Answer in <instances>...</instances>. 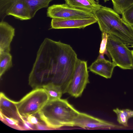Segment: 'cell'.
I'll return each mask as SVG.
<instances>
[{
  "instance_id": "6da1fadb",
  "label": "cell",
  "mask_w": 133,
  "mask_h": 133,
  "mask_svg": "<svg viewBox=\"0 0 133 133\" xmlns=\"http://www.w3.org/2000/svg\"><path fill=\"white\" fill-rule=\"evenodd\" d=\"M78 59L70 45L45 38L29 74V84L33 89L50 84L63 89L71 78Z\"/></svg>"
},
{
  "instance_id": "7a4b0ae2",
  "label": "cell",
  "mask_w": 133,
  "mask_h": 133,
  "mask_svg": "<svg viewBox=\"0 0 133 133\" xmlns=\"http://www.w3.org/2000/svg\"><path fill=\"white\" fill-rule=\"evenodd\" d=\"M80 112L65 99L49 100L37 113L40 119L50 129L74 127Z\"/></svg>"
},
{
  "instance_id": "3957f363",
  "label": "cell",
  "mask_w": 133,
  "mask_h": 133,
  "mask_svg": "<svg viewBox=\"0 0 133 133\" xmlns=\"http://www.w3.org/2000/svg\"><path fill=\"white\" fill-rule=\"evenodd\" d=\"M102 33L117 37L128 47L133 48V27L112 9L102 6L94 14Z\"/></svg>"
},
{
  "instance_id": "277c9868",
  "label": "cell",
  "mask_w": 133,
  "mask_h": 133,
  "mask_svg": "<svg viewBox=\"0 0 133 133\" xmlns=\"http://www.w3.org/2000/svg\"><path fill=\"white\" fill-rule=\"evenodd\" d=\"M106 49L116 66L123 69H133V50L129 49L118 37L108 34Z\"/></svg>"
},
{
  "instance_id": "5b68a950",
  "label": "cell",
  "mask_w": 133,
  "mask_h": 133,
  "mask_svg": "<svg viewBox=\"0 0 133 133\" xmlns=\"http://www.w3.org/2000/svg\"><path fill=\"white\" fill-rule=\"evenodd\" d=\"M49 100L43 88L34 89L20 101L16 102L18 111L23 118L37 113Z\"/></svg>"
},
{
  "instance_id": "8992f818",
  "label": "cell",
  "mask_w": 133,
  "mask_h": 133,
  "mask_svg": "<svg viewBox=\"0 0 133 133\" xmlns=\"http://www.w3.org/2000/svg\"><path fill=\"white\" fill-rule=\"evenodd\" d=\"M88 69L87 61L78 59L71 78L63 89V93L75 98L81 96L89 83Z\"/></svg>"
},
{
  "instance_id": "52a82bcc",
  "label": "cell",
  "mask_w": 133,
  "mask_h": 133,
  "mask_svg": "<svg viewBox=\"0 0 133 133\" xmlns=\"http://www.w3.org/2000/svg\"><path fill=\"white\" fill-rule=\"evenodd\" d=\"M9 15L21 20L32 18L25 0H0L1 19Z\"/></svg>"
},
{
  "instance_id": "ba28073f",
  "label": "cell",
  "mask_w": 133,
  "mask_h": 133,
  "mask_svg": "<svg viewBox=\"0 0 133 133\" xmlns=\"http://www.w3.org/2000/svg\"><path fill=\"white\" fill-rule=\"evenodd\" d=\"M47 17L52 18L69 19L88 18L95 17V15L83 10L71 7L66 4H54L48 7Z\"/></svg>"
},
{
  "instance_id": "9c48e42d",
  "label": "cell",
  "mask_w": 133,
  "mask_h": 133,
  "mask_svg": "<svg viewBox=\"0 0 133 133\" xmlns=\"http://www.w3.org/2000/svg\"><path fill=\"white\" fill-rule=\"evenodd\" d=\"M74 126L84 129H120L124 128V126L118 125L114 123L105 121L88 115L80 112L75 120Z\"/></svg>"
},
{
  "instance_id": "30bf717a",
  "label": "cell",
  "mask_w": 133,
  "mask_h": 133,
  "mask_svg": "<svg viewBox=\"0 0 133 133\" xmlns=\"http://www.w3.org/2000/svg\"><path fill=\"white\" fill-rule=\"evenodd\" d=\"M96 22L95 17L69 19L52 18L50 29H84Z\"/></svg>"
},
{
  "instance_id": "8fae6325",
  "label": "cell",
  "mask_w": 133,
  "mask_h": 133,
  "mask_svg": "<svg viewBox=\"0 0 133 133\" xmlns=\"http://www.w3.org/2000/svg\"><path fill=\"white\" fill-rule=\"evenodd\" d=\"M0 113L5 116L24 122L25 120L18 111L16 102L9 99L2 92L0 94Z\"/></svg>"
},
{
  "instance_id": "7c38bea8",
  "label": "cell",
  "mask_w": 133,
  "mask_h": 133,
  "mask_svg": "<svg viewBox=\"0 0 133 133\" xmlns=\"http://www.w3.org/2000/svg\"><path fill=\"white\" fill-rule=\"evenodd\" d=\"M15 29L7 22H0V53H10V44L15 36Z\"/></svg>"
},
{
  "instance_id": "4fadbf2b",
  "label": "cell",
  "mask_w": 133,
  "mask_h": 133,
  "mask_svg": "<svg viewBox=\"0 0 133 133\" xmlns=\"http://www.w3.org/2000/svg\"><path fill=\"white\" fill-rule=\"evenodd\" d=\"M116 65L105 59H97L88 68L90 71L106 78H110Z\"/></svg>"
},
{
  "instance_id": "5bb4252c",
  "label": "cell",
  "mask_w": 133,
  "mask_h": 133,
  "mask_svg": "<svg viewBox=\"0 0 133 133\" xmlns=\"http://www.w3.org/2000/svg\"><path fill=\"white\" fill-rule=\"evenodd\" d=\"M65 4L73 7L83 10L94 14L102 5L95 0H64Z\"/></svg>"
},
{
  "instance_id": "9a60e30c",
  "label": "cell",
  "mask_w": 133,
  "mask_h": 133,
  "mask_svg": "<svg viewBox=\"0 0 133 133\" xmlns=\"http://www.w3.org/2000/svg\"><path fill=\"white\" fill-rule=\"evenodd\" d=\"M47 93L49 100H54L61 98L63 93V89L61 85L50 84L42 87Z\"/></svg>"
},
{
  "instance_id": "2e32d148",
  "label": "cell",
  "mask_w": 133,
  "mask_h": 133,
  "mask_svg": "<svg viewBox=\"0 0 133 133\" xmlns=\"http://www.w3.org/2000/svg\"><path fill=\"white\" fill-rule=\"evenodd\" d=\"M53 0H25L30 11L31 18L39 9L48 7Z\"/></svg>"
},
{
  "instance_id": "e0dca14e",
  "label": "cell",
  "mask_w": 133,
  "mask_h": 133,
  "mask_svg": "<svg viewBox=\"0 0 133 133\" xmlns=\"http://www.w3.org/2000/svg\"><path fill=\"white\" fill-rule=\"evenodd\" d=\"M113 111L117 115L118 123L124 127H128V121L133 117V110L129 109H120L117 108Z\"/></svg>"
},
{
  "instance_id": "ac0fdd59",
  "label": "cell",
  "mask_w": 133,
  "mask_h": 133,
  "mask_svg": "<svg viewBox=\"0 0 133 133\" xmlns=\"http://www.w3.org/2000/svg\"><path fill=\"white\" fill-rule=\"evenodd\" d=\"M12 56L10 53H0V77L12 66Z\"/></svg>"
},
{
  "instance_id": "d6986e66",
  "label": "cell",
  "mask_w": 133,
  "mask_h": 133,
  "mask_svg": "<svg viewBox=\"0 0 133 133\" xmlns=\"http://www.w3.org/2000/svg\"><path fill=\"white\" fill-rule=\"evenodd\" d=\"M114 10L122 14L124 11L133 3V0H111Z\"/></svg>"
},
{
  "instance_id": "ffe728a7",
  "label": "cell",
  "mask_w": 133,
  "mask_h": 133,
  "mask_svg": "<svg viewBox=\"0 0 133 133\" xmlns=\"http://www.w3.org/2000/svg\"><path fill=\"white\" fill-rule=\"evenodd\" d=\"M0 120L3 123L13 128L19 130H24V123L17 120L7 117L1 113Z\"/></svg>"
},
{
  "instance_id": "44dd1931",
  "label": "cell",
  "mask_w": 133,
  "mask_h": 133,
  "mask_svg": "<svg viewBox=\"0 0 133 133\" xmlns=\"http://www.w3.org/2000/svg\"><path fill=\"white\" fill-rule=\"evenodd\" d=\"M121 15L123 20L133 27V3L125 9Z\"/></svg>"
},
{
  "instance_id": "7402d4cb",
  "label": "cell",
  "mask_w": 133,
  "mask_h": 133,
  "mask_svg": "<svg viewBox=\"0 0 133 133\" xmlns=\"http://www.w3.org/2000/svg\"><path fill=\"white\" fill-rule=\"evenodd\" d=\"M102 40L101 43L99 53L104 54L106 50V46L108 39V34L102 33Z\"/></svg>"
},
{
  "instance_id": "603a6c76",
  "label": "cell",
  "mask_w": 133,
  "mask_h": 133,
  "mask_svg": "<svg viewBox=\"0 0 133 133\" xmlns=\"http://www.w3.org/2000/svg\"><path fill=\"white\" fill-rule=\"evenodd\" d=\"M23 118L24 119H26L25 120L33 125H35L40 123L37 118L34 116V115H29Z\"/></svg>"
},
{
  "instance_id": "cb8c5ba5",
  "label": "cell",
  "mask_w": 133,
  "mask_h": 133,
  "mask_svg": "<svg viewBox=\"0 0 133 133\" xmlns=\"http://www.w3.org/2000/svg\"><path fill=\"white\" fill-rule=\"evenodd\" d=\"M36 129L37 130H46L50 129L46 125H44L40 123H38L35 125Z\"/></svg>"
},
{
  "instance_id": "d4e9b609",
  "label": "cell",
  "mask_w": 133,
  "mask_h": 133,
  "mask_svg": "<svg viewBox=\"0 0 133 133\" xmlns=\"http://www.w3.org/2000/svg\"><path fill=\"white\" fill-rule=\"evenodd\" d=\"M104 54H101L99 53V55L97 59H105L104 56Z\"/></svg>"
},
{
  "instance_id": "484cf974",
  "label": "cell",
  "mask_w": 133,
  "mask_h": 133,
  "mask_svg": "<svg viewBox=\"0 0 133 133\" xmlns=\"http://www.w3.org/2000/svg\"><path fill=\"white\" fill-rule=\"evenodd\" d=\"M98 2L99 1V0H96ZM104 2H106L107 1H109V0H103Z\"/></svg>"
},
{
  "instance_id": "4316f807",
  "label": "cell",
  "mask_w": 133,
  "mask_h": 133,
  "mask_svg": "<svg viewBox=\"0 0 133 133\" xmlns=\"http://www.w3.org/2000/svg\"></svg>"
}]
</instances>
